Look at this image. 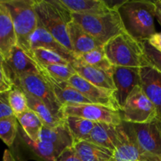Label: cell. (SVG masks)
I'll list each match as a JSON object with an SVG mask.
<instances>
[{
	"instance_id": "22",
	"label": "cell",
	"mask_w": 161,
	"mask_h": 161,
	"mask_svg": "<svg viewBox=\"0 0 161 161\" xmlns=\"http://www.w3.org/2000/svg\"><path fill=\"white\" fill-rule=\"evenodd\" d=\"M73 148L82 161H110L113 151L89 141H80L73 144Z\"/></svg>"
},
{
	"instance_id": "40",
	"label": "cell",
	"mask_w": 161,
	"mask_h": 161,
	"mask_svg": "<svg viewBox=\"0 0 161 161\" xmlns=\"http://www.w3.org/2000/svg\"><path fill=\"white\" fill-rule=\"evenodd\" d=\"M6 91H6V90L3 89V87H1V86H0V94H2V93L6 92Z\"/></svg>"
},
{
	"instance_id": "23",
	"label": "cell",
	"mask_w": 161,
	"mask_h": 161,
	"mask_svg": "<svg viewBox=\"0 0 161 161\" xmlns=\"http://www.w3.org/2000/svg\"><path fill=\"white\" fill-rule=\"evenodd\" d=\"M39 141L50 142L64 149L72 147L74 144L73 138L64 123L55 127L43 126L39 136Z\"/></svg>"
},
{
	"instance_id": "3",
	"label": "cell",
	"mask_w": 161,
	"mask_h": 161,
	"mask_svg": "<svg viewBox=\"0 0 161 161\" xmlns=\"http://www.w3.org/2000/svg\"><path fill=\"white\" fill-rule=\"evenodd\" d=\"M35 9L41 25L68 50L74 53L68 34L72 13L59 0H35Z\"/></svg>"
},
{
	"instance_id": "18",
	"label": "cell",
	"mask_w": 161,
	"mask_h": 161,
	"mask_svg": "<svg viewBox=\"0 0 161 161\" xmlns=\"http://www.w3.org/2000/svg\"><path fill=\"white\" fill-rule=\"evenodd\" d=\"M16 46L17 36L10 14L6 5L0 0V54L7 60Z\"/></svg>"
},
{
	"instance_id": "21",
	"label": "cell",
	"mask_w": 161,
	"mask_h": 161,
	"mask_svg": "<svg viewBox=\"0 0 161 161\" xmlns=\"http://www.w3.org/2000/svg\"><path fill=\"white\" fill-rule=\"evenodd\" d=\"M63 6L72 14H102L112 9L103 0H59Z\"/></svg>"
},
{
	"instance_id": "15",
	"label": "cell",
	"mask_w": 161,
	"mask_h": 161,
	"mask_svg": "<svg viewBox=\"0 0 161 161\" xmlns=\"http://www.w3.org/2000/svg\"><path fill=\"white\" fill-rule=\"evenodd\" d=\"M31 50L36 48H43L50 50L69 61L70 64L76 61L77 57L70 50H68L65 47L58 42L39 22L35 32L33 33L31 39Z\"/></svg>"
},
{
	"instance_id": "4",
	"label": "cell",
	"mask_w": 161,
	"mask_h": 161,
	"mask_svg": "<svg viewBox=\"0 0 161 161\" xmlns=\"http://www.w3.org/2000/svg\"><path fill=\"white\" fill-rule=\"evenodd\" d=\"M103 48L108 61L113 66L142 68L148 65L142 42L125 31L108 41Z\"/></svg>"
},
{
	"instance_id": "37",
	"label": "cell",
	"mask_w": 161,
	"mask_h": 161,
	"mask_svg": "<svg viewBox=\"0 0 161 161\" xmlns=\"http://www.w3.org/2000/svg\"><path fill=\"white\" fill-rule=\"evenodd\" d=\"M148 42L161 53V32H156L153 36H151Z\"/></svg>"
},
{
	"instance_id": "17",
	"label": "cell",
	"mask_w": 161,
	"mask_h": 161,
	"mask_svg": "<svg viewBox=\"0 0 161 161\" xmlns=\"http://www.w3.org/2000/svg\"><path fill=\"white\" fill-rule=\"evenodd\" d=\"M71 64L75 69L76 74L86 81L90 82L101 89L106 90L113 93L115 92L116 89L112 73L89 65L78 58Z\"/></svg>"
},
{
	"instance_id": "27",
	"label": "cell",
	"mask_w": 161,
	"mask_h": 161,
	"mask_svg": "<svg viewBox=\"0 0 161 161\" xmlns=\"http://www.w3.org/2000/svg\"><path fill=\"white\" fill-rule=\"evenodd\" d=\"M103 47L83 53V54L77 57V58L81 60L86 64H89V65L97 68V69H100L102 70L113 74V65L108 61Z\"/></svg>"
},
{
	"instance_id": "24",
	"label": "cell",
	"mask_w": 161,
	"mask_h": 161,
	"mask_svg": "<svg viewBox=\"0 0 161 161\" xmlns=\"http://www.w3.org/2000/svg\"><path fill=\"white\" fill-rule=\"evenodd\" d=\"M64 121L73 138L74 143L88 141L91 130L95 125L94 122L76 116H65Z\"/></svg>"
},
{
	"instance_id": "28",
	"label": "cell",
	"mask_w": 161,
	"mask_h": 161,
	"mask_svg": "<svg viewBox=\"0 0 161 161\" xmlns=\"http://www.w3.org/2000/svg\"><path fill=\"white\" fill-rule=\"evenodd\" d=\"M25 141L31 147L36 154L45 161H54L64 150L63 148L51 144L50 142L38 141L32 142L25 135Z\"/></svg>"
},
{
	"instance_id": "19",
	"label": "cell",
	"mask_w": 161,
	"mask_h": 161,
	"mask_svg": "<svg viewBox=\"0 0 161 161\" xmlns=\"http://www.w3.org/2000/svg\"><path fill=\"white\" fill-rule=\"evenodd\" d=\"M68 34L76 57L104 47L73 20L68 25Z\"/></svg>"
},
{
	"instance_id": "5",
	"label": "cell",
	"mask_w": 161,
	"mask_h": 161,
	"mask_svg": "<svg viewBox=\"0 0 161 161\" xmlns=\"http://www.w3.org/2000/svg\"><path fill=\"white\" fill-rule=\"evenodd\" d=\"M72 17L103 45L125 31L117 9H112L108 13L102 14H72Z\"/></svg>"
},
{
	"instance_id": "36",
	"label": "cell",
	"mask_w": 161,
	"mask_h": 161,
	"mask_svg": "<svg viewBox=\"0 0 161 161\" xmlns=\"http://www.w3.org/2000/svg\"><path fill=\"white\" fill-rule=\"evenodd\" d=\"M54 161H82L73 146L64 149Z\"/></svg>"
},
{
	"instance_id": "38",
	"label": "cell",
	"mask_w": 161,
	"mask_h": 161,
	"mask_svg": "<svg viewBox=\"0 0 161 161\" xmlns=\"http://www.w3.org/2000/svg\"><path fill=\"white\" fill-rule=\"evenodd\" d=\"M155 4V17L161 26V0L154 1Z\"/></svg>"
},
{
	"instance_id": "12",
	"label": "cell",
	"mask_w": 161,
	"mask_h": 161,
	"mask_svg": "<svg viewBox=\"0 0 161 161\" xmlns=\"http://www.w3.org/2000/svg\"><path fill=\"white\" fill-rule=\"evenodd\" d=\"M68 82L92 104L104 105L107 108L119 112V108L115 100L113 92L94 86L78 74L72 75Z\"/></svg>"
},
{
	"instance_id": "35",
	"label": "cell",
	"mask_w": 161,
	"mask_h": 161,
	"mask_svg": "<svg viewBox=\"0 0 161 161\" xmlns=\"http://www.w3.org/2000/svg\"><path fill=\"white\" fill-rule=\"evenodd\" d=\"M9 92L0 94V119L14 115L9 102Z\"/></svg>"
},
{
	"instance_id": "31",
	"label": "cell",
	"mask_w": 161,
	"mask_h": 161,
	"mask_svg": "<svg viewBox=\"0 0 161 161\" xmlns=\"http://www.w3.org/2000/svg\"><path fill=\"white\" fill-rule=\"evenodd\" d=\"M9 102L16 117L28 110L26 94L17 86H14L9 91Z\"/></svg>"
},
{
	"instance_id": "10",
	"label": "cell",
	"mask_w": 161,
	"mask_h": 161,
	"mask_svg": "<svg viewBox=\"0 0 161 161\" xmlns=\"http://www.w3.org/2000/svg\"><path fill=\"white\" fill-rule=\"evenodd\" d=\"M113 79L116 89L114 97L120 111L130 93L140 86V68L113 66Z\"/></svg>"
},
{
	"instance_id": "29",
	"label": "cell",
	"mask_w": 161,
	"mask_h": 161,
	"mask_svg": "<svg viewBox=\"0 0 161 161\" xmlns=\"http://www.w3.org/2000/svg\"><path fill=\"white\" fill-rule=\"evenodd\" d=\"M18 130V120L15 116L0 119V138L8 146L14 142Z\"/></svg>"
},
{
	"instance_id": "9",
	"label": "cell",
	"mask_w": 161,
	"mask_h": 161,
	"mask_svg": "<svg viewBox=\"0 0 161 161\" xmlns=\"http://www.w3.org/2000/svg\"><path fill=\"white\" fill-rule=\"evenodd\" d=\"M62 114L76 116L94 123H105L118 126L123 123L120 113L96 104H67L63 105Z\"/></svg>"
},
{
	"instance_id": "1",
	"label": "cell",
	"mask_w": 161,
	"mask_h": 161,
	"mask_svg": "<svg viewBox=\"0 0 161 161\" xmlns=\"http://www.w3.org/2000/svg\"><path fill=\"white\" fill-rule=\"evenodd\" d=\"M116 9L125 32L138 42L149 40L157 32L154 2L128 0L122 2Z\"/></svg>"
},
{
	"instance_id": "33",
	"label": "cell",
	"mask_w": 161,
	"mask_h": 161,
	"mask_svg": "<svg viewBox=\"0 0 161 161\" xmlns=\"http://www.w3.org/2000/svg\"><path fill=\"white\" fill-rule=\"evenodd\" d=\"M143 53L148 65H150L161 72V53L150 45L148 40L142 41Z\"/></svg>"
},
{
	"instance_id": "8",
	"label": "cell",
	"mask_w": 161,
	"mask_h": 161,
	"mask_svg": "<svg viewBox=\"0 0 161 161\" xmlns=\"http://www.w3.org/2000/svg\"><path fill=\"white\" fill-rule=\"evenodd\" d=\"M123 122L143 124L158 117L156 107L146 97L141 86H136L130 94L124 108L119 111Z\"/></svg>"
},
{
	"instance_id": "39",
	"label": "cell",
	"mask_w": 161,
	"mask_h": 161,
	"mask_svg": "<svg viewBox=\"0 0 161 161\" xmlns=\"http://www.w3.org/2000/svg\"><path fill=\"white\" fill-rule=\"evenodd\" d=\"M3 161H17L16 160L15 157L14 156V154L10 152L8 149H6L4 151V153H3Z\"/></svg>"
},
{
	"instance_id": "25",
	"label": "cell",
	"mask_w": 161,
	"mask_h": 161,
	"mask_svg": "<svg viewBox=\"0 0 161 161\" xmlns=\"http://www.w3.org/2000/svg\"><path fill=\"white\" fill-rule=\"evenodd\" d=\"M18 123L23 128L25 135L32 142L39 140L41 130L43 127V124L40 118L33 111L28 109L22 114L17 116Z\"/></svg>"
},
{
	"instance_id": "34",
	"label": "cell",
	"mask_w": 161,
	"mask_h": 161,
	"mask_svg": "<svg viewBox=\"0 0 161 161\" xmlns=\"http://www.w3.org/2000/svg\"><path fill=\"white\" fill-rule=\"evenodd\" d=\"M0 86L7 91H10L14 86L8 74L6 60L1 54H0Z\"/></svg>"
},
{
	"instance_id": "2",
	"label": "cell",
	"mask_w": 161,
	"mask_h": 161,
	"mask_svg": "<svg viewBox=\"0 0 161 161\" xmlns=\"http://www.w3.org/2000/svg\"><path fill=\"white\" fill-rule=\"evenodd\" d=\"M2 1L10 14L17 36V47L32 58L31 39L39 23V18L35 9V0Z\"/></svg>"
},
{
	"instance_id": "11",
	"label": "cell",
	"mask_w": 161,
	"mask_h": 161,
	"mask_svg": "<svg viewBox=\"0 0 161 161\" xmlns=\"http://www.w3.org/2000/svg\"><path fill=\"white\" fill-rule=\"evenodd\" d=\"M118 142L110 161H161L153 158L142 151L129 135L124 123L117 126Z\"/></svg>"
},
{
	"instance_id": "30",
	"label": "cell",
	"mask_w": 161,
	"mask_h": 161,
	"mask_svg": "<svg viewBox=\"0 0 161 161\" xmlns=\"http://www.w3.org/2000/svg\"><path fill=\"white\" fill-rule=\"evenodd\" d=\"M33 60L42 65H69V61L61 58L58 53L43 48H36L32 50Z\"/></svg>"
},
{
	"instance_id": "26",
	"label": "cell",
	"mask_w": 161,
	"mask_h": 161,
	"mask_svg": "<svg viewBox=\"0 0 161 161\" xmlns=\"http://www.w3.org/2000/svg\"><path fill=\"white\" fill-rule=\"evenodd\" d=\"M25 94L28 100V109L34 112L40 118L44 127H55L64 124V119H61L55 116L42 102L30 94L26 93Z\"/></svg>"
},
{
	"instance_id": "6",
	"label": "cell",
	"mask_w": 161,
	"mask_h": 161,
	"mask_svg": "<svg viewBox=\"0 0 161 161\" xmlns=\"http://www.w3.org/2000/svg\"><path fill=\"white\" fill-rule=\"evenodd\" d=\"M123 123L144 153L161 160V119L157 118L143 124Z\"/></svg>"
},
{
	"instance_id": "20",
	"label": "cell",
	"mask_w": 161,
	"mask_h": 161,
	"mask_svg": "<svg viewBox=\"0 0 161 161\" xmlns=\"http://www.w3.org/2000/svg\"><path fill=\"white\" fill-rule=\"evenodd\" d=\"M88 141L114 151L118 142L117 126L105 123H95Z\"/></svg>"
},
{
	"instance_id": "13",
	"label": "cell",
	"mask_w": 161,
	"mask_h": 161,
	"mask_svg": "<svg viewBox=\"0 0 161 161\" xmlns=\"http://www.w3.org/2000/svg\"><path fill=\"white\" fill-rule=\"evenodd\" d=\"M6 64L13 84L22 76L40 73L36 61L17 46L13 49L10 57L6 60Z\"/></svg>"
},
{
	"instance_id": "7",
	"label": "cell",
	"mask_w": 161,
	"mask_h": 161,
	"mask_svg": "<svg viewBox=\"0 0 161 161\" xmlns=\"http://www.w3.org/2000/svg\"><path fill=\"white\" fill-rule=\"evenodd\" d=\"M14 86L21 89L44 104L50 111L61 119H64L62 107L52 88L40 73L25 75L14 83Z\"/></svg>"
},
{
	"instance_id": "14",
	"label": "cell",
	"mask_w": 161,
	"mask_h": 161,
	"mask_svg": "<svg viewBox=\"0 0 161 161\" xmlns=\"http://www.w3.org/2000/svg\"><path fill=\"white\" fill-rule=\"evenodd\" d=\"M140 86L161 119V72L150 65L140 68Z\"/></svg>"
},
{
	"instance_id": "16",
	"label": "cell",
	"mask_w": 161,
	"mask_h": 161,
	"mask_svg": "<svg viewBox=\"0 0 161 161\" xmlns=\"http://www.w3.org/2000/svg\"><path fill=\"white\" fill-rule=\"evenodd\" d=\"M39 69L40 74L47 80L62 105L67 104H92L68 81L53 78L42 69L39 68Z\"/></svg>"
},
{
	"instance_id": "32",
	"label": "cell",
	"mask_w": 161,
	"mask_h": 161,
	"mask_svg": "<svg viewBox=\"0 0 161 161\" xmlns=\"http://www.w3.org/2000/svg\"><path fill=\"white\" fill-rule=\"evenodd\" d=\"M38 67L42 69L46 72L51 75L52 77L58 80L69 81V79L73 75L76 74L75 69L72 66L69 65H59V64H53V65H42L36 62Z\"/></svg>"
}]
</instances>
